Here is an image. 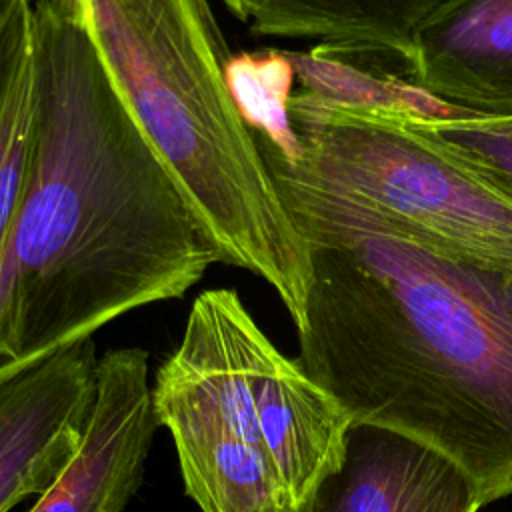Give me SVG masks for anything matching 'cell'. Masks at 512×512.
Here are the masks:
<instances>
[{
	"label": "cell",
	"mask_w": 512,
	"mask_h": 512,
	"mask_svg": "<svg viewBox=\"0 0 512 512\" xmlns=\"http://www.w3.org/2000/svg\"><path fill=\"white\" fill-rule=\"evenodd\" d=\"M186 494L202 512H290L266 454L214 426L168 428Z\"/></svg>",
	"instance_id": "cell-11"
},
{
	"label": "cell",
	"mask_w": 512,
	"mask_h": 512,
	"mask_svg": "<svg viewBox=\"0 0 512 512\" xmlns=\"http://www.w3.org/2000/svg\"><path fill=\"white\" fill-rule=\"evenodd\" d=\"M250 392L262 450L290 512H300L344 456L348 412L260 330L252 346Z\"/></svg>",
	"instance_id": "cell-8"
},
{
	"label": "cell",
	"mask_w": 512,
	"mask_h": 512,
	"mask_svg": "<svg viewBox=\"0 0 512 512\" xmlns=\"http://www.w3.org/2000/svg\"><path fill=\"white\" fill-rule=\"evenodd\" d=\"M302 176L456 254L512 268V198L410 128L400 108L298 90L288 104Z\"/></svg>",
	"instance_id": "cell-4"
},
{
	"label": "cell",
	"mask_w": 512,
	"mask_h": 512,
	"mask_svg": "<svg viewBox=\"0 0 512 512\" xmlns=\"http://www.w3.org/2000/svg\"><path fill=\"white\" fill-rule=\"evenodd\" d=\"M256 138L308 244L298 366L354 422L454 460L482 506L512 494V268L440 248Z\"/></svg>",
	"instance_id": "cell-1"
},
{
	"label": "cell",
	"mask_w": 512,
	"mask_h": 512,
	"mask_svg": "<svg viewBox=\"0 0 512 512\" xmlns=\"http://www.w3.org/2000/svg\"><path fill=\"white\" fill-rule=\"evenodd\" d=\"M156 428L148 352H106L98 360L96 400L84 438L28 512H122L140 486Z\"/></svg>",
	"instance_id": "cell-6"
},
{
	"label": "cell",
	"mask_w": 512,
	"mask_h": 512,
	"mask_svg": "<svg viewBox=\"0 0 512 512\" xmlns=\"http://www.w3.org/2000/svg\"><path fill=\"white\" fill-rule=\"evenodd\" d=\"M92 338L0 364V512L40 496L76 454L96 400Z\"/></svg>",
	"instance_id": "cell-5"
},
{
	"label": "cell",
	"mask_w": 512,
	"mask_h": 512,
	"mask_svg": "<svg viewBox=\"0 0 512 512\" xmlns=\"http://www.w3.org/2000/svg\"><path fill=\"white\" fill-rule=\"evenodd\" d=\"M36 126L32 44L22 56L0 110V264L24 196Z\"/></svg>",
	"instance_id": "cell-14"
},
{
	"label": "cell",
	"mask_w": 512,
	"mask_h": 512,
	"mask_svg": "<svg viewBox=\"0 0 512 512\" xmlns=\"http://www.w3.org/2000/svg\"><path fill=\"white\" fill-rule=\"evenodd\" d=\"M404 122L512 198V114L448 116L400 108Z\"/></svg>",
	"instance_id": "cell-13"
},
{
	"label": "cell",
	"mask_w": 512,
	"mask_h": 512,
	"mask_svg": "<svg viewBox=\"0 0 512 512\" xmlns=\"http://www.w3.org/2000/svg\"><path fill=\"white\" fill-rule=\"evenodd\" d=\"M66 2L218 264L270 284L300 328L312 278L308 244L232 98V52L210 0Z\"/></svg>",
	"instance_id": "cell-3"
},
{
	"label": "cell",
	"mask_w": 512,
	"mask_h": 512,
	"mask_svg": "<svg viewBox=\"0 0 512 512\" xmlns=\"http://www.w3.org/2000/svg\"><path fill=\"white\" fill-rule=\"evenodd\" d=\"M226 80L238 112L252 134L266 140L284 158L298 160L302 148L288 114L296 74L286 52L232 54L226 62Z\"/></svg>",
	"instance_id": "cell-12"
},
{
	"label": "cell",
	"mask_w": 512,
	"mask_h": 512,
	"mask_svg": "<svg viewBox=\"0 0 512 512\" xmlns=\"http://www.w3.org/2000/svg\"><path fill=\"white\" fill-rule=\"evenodd\" d=\"M254 36L316 40L310 54L352 64L392 54L408 64L418 26L448 0H220Z\"/></svg>",
	"instance_id": "cell-10"
},
{
	"label": "cell",
	"mask_w": 512,
	"mask_h": 512,
	"mask_svg": "<svg viewBox=\"0 0 512 512\" xmlns=\"http://www.w3.org/2000/svg\"><path fill=\"white\" fill-rule=\"evenodd\" d=\"M32 0H0V110L16 66L32 44Z\"/></svg>",
	"instance_id": "cell-15"
},
{
	"label": "cell",
	"mask_w": 512,
	"mask_h": 512,
	"mask_svg": "<svg viewBox=\"0 0 512 512\" xmlns=\"http://www.w3.org/2000/svg\"><path fill=\"white\" fill-rule=\"evenodd\" d=\"M36 126L4 264L8 358L182 298L218 256L108 80L66 0L32 8Z\"/></svg>",
	"instance_id": "cell-2"
},
{
	"label": "cell",
	"mask_w": 512,
	"mask_h": 512,
	"mask_svg": "<svg viewBox=\"0 0 512 512\" xmlns=\"http://www.w3.org/2000/svg\"><path fill=\"white\" fill-rule=\"evenodd\" d=\"M408 84L446 108L512 114V0H448L414 34Z\"/></svg>",
	"instance_id": "cell-9"
},
{
	"label": "cell",
	"mask_w": 512,
	"mask_h": 512,
	"mask_svg": "<svg viewBox=\"0 0 512 512\" xmlns=\"http://www.w3.org/2000/svg\"><path fill=\"white\" fill-rule=\"evenodd\" d=\"M470 476L436 448L368 422H352L340 466L300 512H478Z\"/></svg>",
	"instance_id": "cell-7"
}]
</instances>
